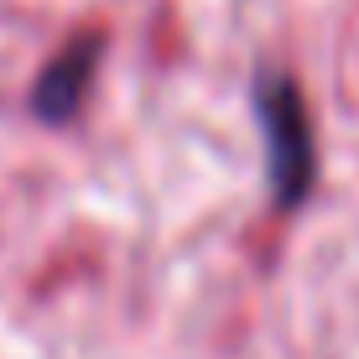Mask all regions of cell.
Wrapping results in <instances>:
<instances>
[{"label": "cell", "instance_id": "cell-2", "mask_svg": "<svg viewBox=\"0 0 359 359\" xmlns=\"http://www.w3.org/2000/svg\"><path fill=\"white\" fill-rule=\"evenodd\" d=\"M94 57H99V36L68 42L63 53H57V63H47V73L32 89V109L36 115L42 120H68L73 109H79L83 89H89V79H94Z\"/></svg>", "mask_w": 359, "mask_h": 359}, {"label": "cell", "instance_id": "cell-1", "mask_svg": "<svg viewBox=\"0 0 359 359\" xmlns=\"http://www.w3.org/2000/svg\"><path fill=\"white\" fill-rule=\"evenodd\" d=\"M261 120H266V135H271L276 198L281 203H297L307 193V177H313V130H307L302 94L287 79H266L261 83Z\"/></svg>", "mask_w": 359, "mask_h": 359}]
</instances>
